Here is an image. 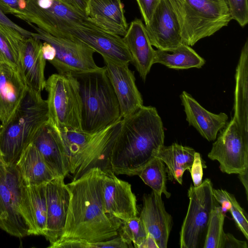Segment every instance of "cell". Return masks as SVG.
<instances>
[{
  "mask_svg": "<svg viewBox=\"0 0 248 248\" xmlns=\"http://www.w3.org/2000/svg\"><path fill=\"white\" fill-rule=\"evenodd\" d=\"M103 175L102 169L94 167L66 184L70 202L65 227L59 240L96 242L118 235L122 221L104 210Z\"/></svg>",
  "mask_w": 248,
  "mask_h": 248,
  "instance_id": "1",
  "label": "cell"
},
{
  "mask_svg": "<svg viewBox=\"0 0 248 248\" xmlns=\"http://www.w3.org/2000/svg\"><path fill=\"white\" fill-rule=\"evenodd\" d=\"M164 139L163 123L156 108L143 106L122 119L110 152L111 170L117 174L137 175L164 145Z\"/></svg>",
  "mask_w": 248,
  "mask_h": 248,
  "instance_id": "2",
  "label": "cell"
},
{
  "mask_svg": "<svg viewBox=\"0 0 248 248\" xmlns=\"http://www.w3.org/2000/svg\"><path fill=\"white\" fill-rule=\"evenodd\" d=\"M48 119L46 100L43 99L41 93L27 88L14 113L0 125V151L7 166L15 165Z\"/></svg>",
  "mask_w": 248,
  "mask_h": 248,
  "instance_id": "3",
  "label": "cell"
},
{
  "mask_svg": "<svg viewBox=\"0 0 248 248\" xmlns=\"http://www.w3.org/2000/svg\"><path fill=\"white\" fill-rule=\"evenodd\" d=\"M121 125L122 119L96 133L59 130L73 180L94 167L111 170L110 152Z\"/></svg>",
  "mask_w": 248,
  "mask_h": 248,
  "instance_id": "4",
  "label": "cell"
},
{
  "mask_svg": "<svg viewBox=\"0 0 248 248\" xmlns=\"http://www.w3.org/2000/svg\"><path fill=\"white\" fill-rule=\"evenodd\" d=\"M73 75L79 84L83 131L96 133L122 119L119 102L105 66Z\"/></svg>",
  "mask_w": 248,
  "mask_h": 248,
  "instance_id": "5",
  "label": "cell"
},
{
  "mask_svg": "<svg viewBox=\"0 0 248 248\" xmlns=\"http://www.w3.org/2000/svg\"><path fill=\"white\" fill-rule=\"evenodd\" d=\"M180 25L183 43L189 46L210 36L232 19L226 0H170Z\"/></svg>",
  "mask_w": 248,
  "mask_h": 248,
  "instance_id": "6",
  "label": "cell"
},
{
  "mask_svg": "<svg viewBox=\"0 0 248 248\" xmlns=\"http://www.w3.org/2000/svg\"><path fill=\"white\" fill-rule=\"evenodd\" d=\"M45 89L48 121L60 130H82V102L76 77L71 74H53L46 80Z\"/></svg>",
  "mask_w": 248,
  "mask_h": 248,
  "instance_id": "7",
  "label": "cell"
},
{
  "mask_svg": "<svg viewBox=\"0 0 248 248\" xmlns=\"http://www.w3.org/2000/svg\"><path fill=\"white\" fill-rule=\"evenodd\" d=\"M49 33L55 36L78 39L102 57L124 63L131 62V55L124 38L104 30L89 19L80 22L61 20Z\"/></svg>",
  "mask_w": 248,
  "mask_h": 248,
  "instance_id": "8",
  "label": "cell"
},
{
  "mask_svg": "<svg viewBox=\"0 0 248 248\" xmlns=\"http://www.w3.org/2000/svg\"><path fill=\"white\" fill-rule=\"evenodd\" d=\"M209 179L188 190L189 204L180 232L181 248H198L203 245L211 214L217 205Z\"/></svg>",
  "mask_w": 248,
  "mask_h": 248,
  "instance_id": "9",
  "label": "cell"
},
{
  "mask_svg": "<svg viewBox=\"0 0 248 248\" xmlns=\"http://www.w3.org/2000/svg\"><path fill=\"white\" fill-rule=\"evenodd\" d=\"M35 32L32 36L51 44L55 49L54 58L49 62L58 73L76 75L99 69L94 60L95 50L81 41L72 38L53 36L28 22Z\"/></svg>",
  "mask_w": 248,
  "mask_h": 248,
  "instance_id": "10",
  "label": "cell"
},
{
  "mask_svg": "<svg viewBox=\"0 0 248 248\" xmlns=\"http://www.w3.org/2000/svg\"><path fill=\"white\" fill-rule=\"evenodd\" d=\"M208 157L217 160L224 173L238 174L248 170V139L233 117L220 131Z\"/></svg>",
  "mask_w": 248,
  "mask_h": 248,
  "instance_id": "11",
  "label": "cell"
},
{
  "mask_svg": "<svg viewBox=\"0 0 248 248\" xmlns=\"http://www.w3.org/2000/svg\"><path fill=\"white\" fill-rule=\"evenodd\" d=\"M20 184L15 165H0V228L22 238L28 236V230L19 208Z\"/></svg>",
  "mask_w": 248,
  "mask_h": 248,
  "instance_id": "12",
  "label": "cell"
},
{
  "mask_svg": "<svg viewBox=\"0 0 248 248\" xmlns=\"http://www.w3.org/2000/svg\"><path fill=\"white\" fill-rule=\"evenodd\" d=\"M108 78L117 98L122 119L127 117L143 106L141 94L129 63L103 57Z\"/></svg>",
  "mask_w": 248,
  "mask_h": 248,
  "instance_id": "13",
  "label": "cell"
},
{
  "mask_svg": "<svg viewBox=\"0 0 248 248\" xmlns=\"http://www.w3.org/2000/svg\"><path fill=\"white\" fill-rule=\"evenodd\" d=\"M152 46L170 51L183 44L178 18L170 0H160L145 25Z\"/></svg>",
  "mask_w": 248,
  "mask_h": 248,
  "instance_id": "14",
  "label": "cell"
},
{
  "mask_svg": "<svg viewBox=\"0 0 248 248\" xmlns=\"http://www.w3.org/2000/svg\"><path fill=\"white\" fill-rule=\"evenodd\" d=\"M102 196L105 212L122 221L137 216L136 197L131 185L110 170H103Z\"/></svg>",
  "mask_w": 248,
  "mask_h": 248,
  "instance_id": "15",
  "label": "cell"
},
{
  "mask_svg": "<svg viewBox=\"0 0 248 248\" xmlns=\"http://www.w3.org/2000/svg\"><path fill=\"white\" fill-rule=\"evenodd\" d=\"M64 177H55L46 185L47 206L46 232L49 246L61 237L65 227L70 202V192Z\"/></svg>",
  "mask_w": 248,
  "mask_h": 248,
  "instance_id": "16",
  "label": "cell"
},
{
  "mask_svg": "<svg viewBox=\"0 0 248 248\" xmlns=\"http://www.w3.org/2000/svg\"><path fill=\"white\" fill-rule=\"evenodd\" d=\"M46 185L26 186L20 182L19 208L27 226L28 235L45 236L46 234Z\"/></svg>",
  "mask_w": 248,
  "mask_h": 248,
  "instance_id": "17",
  "label": "cell"
},
{
  "mask_svg": "<svg viewBox=\"0 0 248 248\" xmlns=\"http://www.w3.org/2000/svg\"><path fill=\"white\" fill-rule=\"evenodd\" d=\"M25 10L27 23L36 25L48 32L62 20L79 22L88 20L87 17L58 0H26Z\"/></svg>",
  "mask_w": 248,
  "mask_h": 248,
  "instance_id": "18",
  "label": "cell"
},
{
  "mask_svg": "<svg viewBox=\"0 0 248 248\" xmlns=\"http://www.w3.org/2000/svg\"><path fill=\"white\" fill-rule=\"evenodd\" d=\"M140 217L148 234L155 239L158 248H166L172 225V217L166 210L161 196L153 191L144 194Z\"/></svg>",
  "mask_w": 248,
  "mask_h": 248,
  "instance_id": "19",
  "label": "cell"
},
{
  "mask_svg": "<svg viewBox=\"0 0 248 248\" xmlns=\"http://www.w3.org/2000/svg\"><path fill=\"white\" fill-rule=\"evenodd\" d=\"M42 42L36 37H25L20 47L21 76L27 87L38 93L45 88L46 60L42 51Z\"/></svg>",
  "mask_w": 248,
  "mask_h": 248,
  "instance_id": "20",
  "label": "cell"
},
{
  "mask_svg": "<svg viewBox=\"0 0 248 248\" xmlns=\"http://www.w3.org/2000/svg\"><path fill=\"white\" fill-rule=\"evenodd\" d=\"M56 177L69 174L68 163L58 130L48 121L37 131L32 142Z\"/></svg>",
  "mask_w": 248,
  "mask_h": 248,
  "instance_id": "21",
  "label": "cell"
},
{
  "mask_svg": "<svg viewBox=\"0 0 248 248\" xmlns=\"http://www.w3.org/2000/svg\"><path fill=\"white\" fill-rule=\"evenodd\" d=\"M180 98L188 124L208 141L215 140L218 132L228 123V115L223 112L215 114L208 111L186 91L181 93Z\"/></svg>",
  "mask_w": 248,
  "mask_h": 248,
  "instance_id": "22",
  "label": "cell"
},
{
  "mask_svg": "<svg viewBox=\"0 0 248 248\" xmlns=\"http://www.w3.org/2000/svg\"><path fill=\"white\" fill-rule=\"evenodd\" d=\"M27 89L18 70L0 57V121L5 123Z\"/></svg>",
  "mask_w": 248,
  "mask_h": 248,
  "instance_id": "23",
  "label": "cell"
},
{
  "mask_svg": "<svg viewBox=\"0 0 248 248\" xmlns=\"http://www.w3.org/2000/svg\"><path fill=\"white\" fill-rule=\"evenodd\" d=\"M123 38L131 55V62L145 81L154 64L155 50L152 47L142 21L139 19L132 21Z\"/></svg>",
  "mask_w": 248,
  "mask_h": 248,
  "instance_id": "24",
  "label": "cell"
},
{
  "mask_svg": "<svg viewBox=\"0 0 248 248\" xmlns=\"http://www.w3.org/2000/svg\"><path fill=\"white\" fill-rule=\"evenodd\" d=\"M87 16L104 30L121 36L128 28L121 0H90Z\"/></svg>",
  "mask_w": 248,
  "mask_h": 248,
  "instance_id": "25",
  "label": "cell"
},
{
  "mask_svg": "<svg viewBox=\"0 0 248 248\" xmlns=\"http://www.w3.org/2000/svg\"><path fill=\"white\" fill-rule=\"evenodd\" d=\"M15 168L21 183L26 186L45 185L57 177L32 143L22 153Z\"/></svg>",
  "mask_w": 248,
  "mask_h": 248,
  "instance_id": "26",
  "label": "cell"
},
{
  "mask_svg": "<svg viewBox=\"0 0 248 248\" xmlns=\"http://www.w3.org/2000/svg\"><path fill=\"white\" fill-rule=\"evenodd\" d=\"M233 118L248 139V40L241 52L235 74Z\"/></svg>",
  "mask_w": 248,
  "mask_h": 248,
  "instance_id": "27",
  "label": "cell"
},
{
  "mask_svg": "<svg viewBox=\"0 0 248 248\" xmlns=\"http://www.w3.org/2000/svg\"><path fill=\"white\" fill-rule=\"evenodd\" d=\"M195 152L191 147L173 143L168 146L163 145L155 157L167 165L169 179L182 185L184 172L191 170Z\"/></svg>",
  "mask_w": 248,
  "mask_h": 248,
  "instance_id": "28",
  "label": "cell"
},
{
  "mask_svg": "<svg viewBox=\"0 0 248 248\" xmlns=\"http://www.w3.org/2000/svg\"><path fill=\"white\" fill-rule=\"evenodd\" d=\"M156 63L164 65L169 68L178 70L201 68L205 64V61L190 46L182 44L170 51L155 50L154 64Z\"/></svg>",
  "mask_w": 248,
  "mask_h": 248,
  "instance_id": "29",
  "label": "cell"
},
{
  "mask_svg": "<svg viewBox=\"0 0 248 248\" xmlns=\"http://www.w3.org/2000/svg\"><path fill=\"white\" fill-rule=\"evenodd\" d=\"M156 194L169 198L171 194L166 187V168L164 162L155 157L147 163L138 175Z\"/></svg>",
  "mask_w": 248,
  "mask_h": 248,
  "instance_id": "30",
  "label": "cell"
},
{
  "mask_svg": "<svg viewBox=\"0 0 248 248\" xmlns=\"http://www.w3.org/2000/svg\"><path fill=\"white\" fill-rule=\"evenodd\" d=\"M225 214L217 205L212 211L203 243V248H221L225 232Z\"/></svg>",
  "mask_w": 248,
  "mask_h": 248,
  "instance_id": "31",
  "label": "cell"
},
{
  "mask_svg": "<svg viewBox=\"0 0 248 248\" xmlns=\"http://www.w3.org/2000/svg\"><path fill=\"white\" fill-rule=\"evenodd\" d=\"M118 235L130 248L133 247L132 244L133 243L134 247L140 248L148 233L142 220L137 216L122 221Z\"/></svg>",
  "mask_w": 248,
  "mask_h": 248,
  "instance_id": "32",
  "label": "cell"
},
{
  "mask_svg": "<svg viewBox=\"0 0 248 248\" xmlns=\"http://www.w3.org/2000/svg\"><path fill=\"white\" fill-rule=\"evenodd\" d=\"M130 248L119 235L104 241L96 242H87L74 240H59L49 247V248Z\"/></svg>",
  "mask_w": 248,
  "mask_h": 248,
  "instance_id": "33",
  "label": "cell"
},
{
  "mask_svg": "<svg viewBox=\"0 0 248 248\" xmlns=\"http://www.w3.org/2000/svg\"><path fill=\"white\" fill-rule=\"evenodd\" d=\"M227 195L231 202L230 211L237 228L248 239V215L245 210L239 205L234 195L227 191Z\"/></svg>",
  "mask_w": 248,
  "mask_h": 248,
  "instance_id": "34",
  "label": "cell"
},
{
  "mask_svg": "<svg viewBox=\"0 0 248 248\" xmlns=\"http://www.w3.org/2000/svg\"><path fill=\"white\" fill-rule=\"evenodd\" d=\"M232 19L244 27L248 22V0H226Z\"/></svg>",
  "mask_w": 248,
  "mask_h": 248,
  "instance_id": "35",
  "label": "cell"
},
{
  "mask_svg": "<svg viewBox=\"0 0 248 248\" xmlns=\"http://www.w3.org/2000/svg\"><path fill=\"white\" fill-rule=\"evenodd\" d=\"M26 0H0V8L5 14H12L25 21Z\"/></svg>",
  "mask_w": 248,
  "mask_h": 248,
  "instance_id": "36",
  "label": "cell"
},
{
  "mask_svg": "<svg viewBox=\"0 0 248 248\" xmlns=\"http://www.w3.org/2000/svg\"><path fill=\"white\" fill-rule=\"evenodd\" d=\"M145 24L150 21L160 0H136Z\"/></svg>",
  "mask_w": 248,
  "mask_h": 248,
  "instance_id": "37",
  "label": "cell"
},
{
  "mask_svg": "<svg viewBox=\"0 0 248 248\" xmlns=\"http://www.w3.org/2000/svg\"><path fill=\"white\" fill-rule=\"evenodd\" d=\"M202 164L200 154L195 152L194 161L190 171L193 182V186L197 187L202 182Z\"/></svg>",
  "mask_w": 248,
  "mask_h": 248,
  "instance_id": "38",
  "label": "cell"
},
{
  "mask_svg": "<svg viewBox=\"0 0 248 248\" xmlns=\"http://www.w3.org/2000/svg\"><path fill=\"white\" fill-rule=\"evenodd\" d=\"M0 25L13 28L19 32L25 37L32 36V32L30 31L10 20L0 8Z\"/></svg>",
  "mask_w": 248,
  "mask_h": 248,
  "instance_id": "39",
  "label": "cell"
},
{
  "mask_svg": "<svg viewBox=\"0 0 248 248\" xmlns=\"http://www.w3.org/2000/svg\"><path fill=\"white\" fill-rule=\"evenodd\" d=\"M213 195L217 202L220 204L221 209L223 213L225 214L230 210L231 202L228 199L226 190L213 188Z\"/></svg>",
  "mask_w": 248,
  "mask_h": 248,
  "instance_id": "40",
  "label": "cell"
},
{
  "mask_svg": "<svg viewBox=\"0 0 248 248\" xmlns=\"http://www.w3.org/2000/svg\"><path fill=\"white\" fill-rule=\"evenodd\" d=\"M246 241L235 238L232 234L225 233L221 248H248Z\"/></svg>",
  "mask_w": 248,
  "mask_h": 248,
  "instance_id": "41",
  "label": "cell"
},
{
  "mask_svg": "<svg viewBox=\"0 0 248 248\" xmlns=\"http://www.w3.org/2000/svg\"><path fill=\"white\" fill-rule=\"evenodd\" d=\"M64 4L87 16V8L90 0H59Z\"/></svg>",
  "mask_w": 248,
  "mask_h": 248,
  "instance_id": "42",
  "label": "cell"
},
{
  "mask_svg": "<svg viewBox=\"0 0 248 248\" xmlns=\"http://www.w3.org/2000/svg\"><path fill=\"white\" fill-rule=\"evenodd\" d=\"M42 51L45 59L49 62L54 58L56 55V50L54 47L46 42L42 43Z\"/></svg>",
  "mask_w": 248,
  "mask_h": 248,
  "instance_id": "43",
  "label": "cell"
},
{
  "mask_svg": "<svg viewBox=\"0 0 248 248\" xmlns=\"http://www.w3.org/2000/svg\"><path fill=\"white\" fill-rule=\"evenodd\" d=\"M140 248H158V246L154 238L148 234Z\"/></svg>",
  "mask_w": 248,
  "mask_h": 248,
  "instance_id": "44",
  "label": "cell"
},
{
  "mask_svg": "<svg viewBox=\"0 0 248 248\" xmlns=\"http://www.w3.org/2000/svg\"><path fill=\"white\" fill-rule=\"evenodd\" d=\"M238 177L241 181V183L244 186L245 188V191L247 197L248 198V170H245L243 172L238 174Z\"/></svg>",
  "mask_w": 248,
  "mask_h": 248,
  "instance_id": "45",
  "label": "cell"
},
{
  "mask_svg": "<svg viewBox=\"0 0 248 248\" xmlns=\"http://www.w3.org/2000/svg\"></svg>",
  "mask_w": 248,
  "mask_h": 248,
  "instance_id": "46",
  "label": "cell"
}]
</instances>
